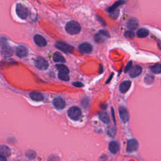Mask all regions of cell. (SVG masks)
I'll return each instance as SVG.
<instances>
[{
    "label": "cell",
    "mask_w": 161,
    "mask_h": 161,
    "mask_svg": "<svg viewBox=\"0 0 161 161\" xmlns=\"http://www.w3.org/2000/svg\"><path fill=\"white\" fill-rule=\"evenodd\" d=\"M73 84V86H74L75 87H78V88L83 86V84H82L81 83H80V82H75V83H74Z\"/></svg>",
    "instance_id": "31"
},
{
    "label": "cell",
    "mask_w": 161,
    "mask_h": 161,
    "mask_svg": "<svg viewBox=\"0 0 161 161\" xmlns=\"http://www.w3.org/2000/svg\"><path fill=\"white\" fill-rule=\"evenodd\" d=\"M150 70L154 74H160L161 73V64H156L150 68Z\"/></svg>",
    "instance_id": "24"
},
{
    "label": "cell",
    "mask_w": 161,
    "mask_h": 161,
    "mask_svg": "<svg viewBox=\"0 0 161 161\" xmlns=\"http://www.w3.org/2000/svg\"><path fill=\"white\" fill-rule=\"evenodd\" d=\"M139 25L138 21H137V19L132 18H130L127 23V27L130 30H135L137 28Z\"/></svg>",
    "instance_id": "16"
},
{
    "label": "cell",
    "mask_w": 161,
    "mask_h": 161,
    "mask_svg": "<svg viewBox=\"0 0 161 161\" xmlns=\"http://www.w3.org/2000/svg\"><path fill=\"white\" fill-rule=\"evenodd\" d=\"M1 52L4 55L11 56L13 54V50L8 45H3L1 44Z\"/></svg>",
    "instance_id": "19"
},
{
    "label": "cell",
    "mask_w": 161,
    "mask_h": 161,
    "mask_svg": "<svg viewBox=\"0 0 161 161\" xmlns=\"http://www.w3.org/2000/svg\"><path fill=\"white\" fill-rule=\"evenodd\" d=\"M142 73V68L139 65H134L129 70V75L132 78H136Z\"/></svg>",
    "instance_id": "8"
},
{
    "label": "cell",
    "mask_w": 161,
    "mask_h": 161,
    "mask_svg": "<svg viewBox=\"0 0 161 161\" xmlns=\"http://www.w3.org/2000/svg\"><path fill=\"white\" fill-rule=\"evenodd\" d=\"M79 49L83 53L90 54L93 50V46L90 44L85 42V43H83L79 45Z\"/></svg>",
    "instance_id": "9"
},
{
    "label": "cell",
    "mask_w": 161,
    "mask_h": 161,
    "mask_svg": "<svg viewBox=\"0 0 161 161\" xmlns=\"http://www.w3.org/2000/svg\"><path fill=\"white\" fill-rule=\"evenodd\" d=\"M30 96L33 100L37 101H42L44 99L43 94L39 92H32L30 94Z\"/></svg>",
    "instance_id": "17"
},
{
    "label": "cell",
    "mask_w": 161,
    "mask_h": 161,
    "mask_svg": "<svg viewBox=\"0 0 161 161\" xmlns=\"http://www.w3.org/2000/svg\"><path fill=\"white\" fill-rule=\"evenodd\" d=\"M53 59L56 63H64L65 62V59H64L63 55L61 54L60 52H55L54 54V57H53Z\"/></svg>",
    "instance_id": "20"
},
{
    "label": "cell",
    "mask_w": 161,
    "mask_h": 161,
    "mask_svg": "<svg viewBox=\"0 0 161 161\" xmlns=\"http://www.w3.org/2000/svg\"><path fill=\"white\" fill-rule=\"evenodd\" d=\"M53 105L55 108L58 110H62L65 106V102L63 98H57L53 100Z\"/></svg>",
    "instance_id": "10"
},
{
    "label": "cell",
    "mask_w": 161,
    "mask_h": 161,
    "mask_svg": "<svg viewBox=\"0 0 161 161\" xmlns=\"http://www.w3.org/2000/svg\"><path fill=\"white\" fill-rule=\"evenodd\" d=\"M6 159V157H4V156L1 155H0V160L1 161H5Z\"/></svg>",
    "instance_id": "32"
},
{
    "label": "cell",
    "mask_w": 161,
    "mask_h": 161,
    "mask_svg": "<svg viewBox=\"0 0 161 161\" xmlns=\"http://www.w3.org/2000/svg\"><path fill=\"white\" fill-rule=\"evenodd\" d=\"M68 116L73 120H78L81 116L82 112L77 106H73L69 109L68 111Z\"/></svg>",
    "instance_id": "2"
},
{
    "label": "cell",
    "mask_w": 161,
    "mask_h": 161,
    "mask_svg": "<svg viewBox=\"0 0 161 161\" xmlns=\"http://www.w3.org/2000/svg\"><path fill=\"white\" fill-rule=\"evenodd\" d=\"M99 117L100 118V120L105 124H108L110 122V118H109L108 115L106 112L101 111L99 113Z\"/></svg>",
    "instance_id": "21"
},
{
    "label": "cell",
    "mask_w": 161,
    "mask_h": 161,
    "mask_svg": "<svg viewBox=\"0 0 161 161\" xmlns=\"http://www.w3.org/2000/svg\"><path fill=\"white\" fill-rule=\"evenodd\" d=\"M132 68V61H130V62H129L126 65V68L125 69V72L126 73L128 71H129Z\"/></svg>",
    "instance_id": "30"
},
{
    "label": "cell",
    "mask_w": 161,
    "mask_h": 161,
    "mask_svg": "<svg viewBox=\"0 0 161 161\" xmlns=\"http://www.w3.org/2000/svg\"><path fill=\"white\" fill-rule=\"evenodd\" d=\"M55 47L58 49L62 50L65 53H70L72 52L73 50V48L71 46H70L68 44L64 43V42H58V43L55 44Z\"/></svg>",
    "instance_id": "7"
},
{
    "label": "cell",
    "mask_w": 161,
    "mask_h": 161,
    "mask_svg": "<svg viewBox=\"0 0 161 161\" xmlns=\"http://www.w3.org/2000/svg\"><path fill=\"white\" fill-rule=\"evenodd\" d=\"M36 68L40 70H45L49 68V63L47 61L42 57H39L35 61Z\"/></svg>",
    "instance_id": "4"
},
{
    "label": "cell",
    "mask_w": 161,
    "mask_h": 161,
    "mask_svg": "<svg viewBox=\"0 0 161 161\" xmlns=\"http://www.w3.org/2000/svg\"><path fill=\"white\" fill-rule=\"evenodd\" d=\"M125 35L126 37H129V38H130V39H132V38L134 37L135 34H134V32L129 30V31H127V32H126L125 33Z\"/></svg>",
    "instance_id": "29"
},
{
    "label": "cell",
    "mask_w": 161,
    "mask_h": 161,
    "mask_svg": "<svg viewBox=\"0 0 161 161\" xmlns=\"http://www.w3.org/2000/svg\"><path fill=\"white\" fill-rule=\"evenodd\" d=\"M55 67L57 69L59 70V73H63L65 74H69V69L64 64H57Z\"/></svg>",
    "instance_id": "23"
},
{
    "label": "cell",
    "mask_w": 161,
    "mask_h": 161,
    "mask_svg": "<svg viewBox=\"0 0 161 161\" xmlns=\"http://www.w3.org/2000/svg\"><path fill=\"white\" fill-rule=\"evenodd\" d=\"M81 28L79 23L75 21H70L65 25V30L70 35L78 34L80 32Z\"/></svg>",
    "instance_id": "1"
},
{
    "label": "cell",
    "mask_w": 161,
    "mask_h": 161,
    "mask_svg": "<svg viewBox=\"0 0 161 161\" xmlns=\"http://www.w3.org/2000/svg\"><path fill=\"white\" fill-rule=\"evenodd\" d=\"M110 37V34L106 30H100L98 32L97 34L94 36V40L98 43H101L105 41L107 38Z\"/></svg>",
    "instance_id": "5"
},
{
    "label": "cell",
    "mask_w": 161,
    "mask_h": 161,
    "mask_svg": "<svg viewBox=\"0 0 161 161\" xmlns=\"http://www.w3.org/2000/svg\"><path fill=\"white\" fill-rule=\"evenodd\" d=\"M35 43L39 47H45L47 45V41L45 38L40 35H35L34 36Z\"/></svg>",
    "instance_id": "11"
},
{
    "label": "cell",
    "mask_w": 161,
    "mask_h": 161,
    "mask_svg": "<svg viewBox=\"0 0 161 161\" xmlns=\"http://www.w3.org/2000/svg\"><path fill=\"white\" fill-rule=\"evenodd\" d=\"M0 154L6 157H9L11 155V150L6 145H1L0 149Z\"/></svg>",
    "instance_id": "18"
},
{
    "label": "cell",
    "mask_w": 161,
    "mask_h": 161,
    "mask_svg": "<svg viewBox=\"0 0 161 161\" xmlns=\"http://www.w3.org/2000/svg\"><path fill=\"white\" fill-rule=\"evenodd\" d=\"M109 150L112 154L117 153L120 149V145L116 141H113L109 144Z\"/></svg>",
    "instance_id": "15"
},
{
    "label": "cell",
    "mask_w": 161,
    "mask_h": 161,
    "mask_svg": "<svg viewBox=\"0 0 161 161\" xmlns=\"http://www.w3.org/2000/svg\"><path fill=\"white\" fill-rule=\"evenodd\" d=\"M119 114L120 118L124 122H126L129 119V115L126 109L124 107H120L119 108Z\"/></svg>",
    "instance_id": "12"
},
{
    "label": "cell",
    "mask_w": 161,
    "mask_h": 161,
    "mask_svg": "<svg viewBox=\"0 0 161 161\" xmlns=\"http://www.w3.org/2000/svg\"><path fill=\"white\" fill-rule=\"evenodd\" d=\"M131 82L130 80H125V81L122 82L120 85V91L122 93H125L128 91L131 86Z\"/></svg>",
    "instance_id": "14"
},
{
    "label": "cell",
    "mask_w": 161,
    "mask_h": 161,
    "mask_svg": "<svg viewBox=\"0 0 161 161\" xmlns=\"http://www.w3.org/2000/svg\"><path fill=\"white\" fill-rule=\"evenodd\" d=\"M154 78L152 76V75H147L145 77L144 81L146 84H152L154 82Z\"/></svg>",
    "instance_id": "26"
},
{
    "label": "cell",
    "mask_w": 161,
    "mask_h": 161,
    "mask_svg": "<svg viewBox=\"0 0 161 161\" xmlns=\"http://www.w3.org/2000/svg\"><path fill=\"white\" fill-rule=\"evenodd\" d=\"M16 54L19 58H24L28 54V50L23 46H19L16 49Z\"/></svg>",
    "instance_id": "13"
},
{
    "label": "cell",
    "mask_w": 161,
    "mask_h": 161,
    "mask_svg": "<svg viewBox=\"0 0 161 161\" xmlns=\"http://www.w3.org/2000/svg\"><path fill=\"white\" fill-rule=\"evenodd\" d=\"M121 3H122V1H119L116 2L114 4H113V5L112 6H111V7L109 8V9H108V11L109 12H110V13L112 12H113V11H114L115 9L116 8V7L119 6L120 4H121Z\"/></svg>",
    "instance_id": "28"
},
{
    "label": "cell",
    "mask_w": 161,
    "mask_h": 161,
    "mask_svg": "<svg viewBox=\"0 0 161 161\" xmlns=\"http://www.w3.org/2000/svg\"><path fill=\"white\" fill-rule=\"evenodd\" d=\"M27 157L30 159H34L36 157V152L34 150H28L26 153Z\"/></svg>",
    "instance_id": "27"
},
{
    "label": "cell",
    "mask_w": 161,
    "mask_h": 161,
    "mask_svg": "<svg viewBox=\"0 0 161 161\" xmlns=\"http://www.w3.org/2000/svg\"><path fill=\"white\" fill-rule=\"evenodd\" d=\"M17 15L22 19H26L28 16V10L27 7L22 4H18L16 7Z\"/></svg>",
    "instance_id": "3"
},
{
    "label": "cell",
    "mask_w": 161,
    "mask_h": 161,
    "mask_svg": "<svg viewBox=\"0 0 161 161\" xmlns=\"http://www.w3.org/2000/svg\"><path fill=\"white\" fill-rule=\"evenodd\" d=\"M149 34V32L146 28H140L137 32V35L140 38H144L147 36Z\"/></svg>",
    "instance_id": "22"
},
{
    "label": "cell",
    "mask_w": 161,
    "mask_h": 161,
    "mask_svg": "<svg viewBox=\"0 0 161 161\" xmlns=\"http://www.w3.org/2000/svg\"><path fill=\"white\" fill-rule=\"evenodd\" d=\"M139 147V142L135 139H131L128 141L126 151L128 152H132L137 150Z\"/></svg>",
    "instance_id": "6"
},
{
    "label": "cell",
    "mask_w": 161,
    "mask_h": 161,
    "mask_svg": "<svg viewBox=\"0 0 161 161\" xmlns=\"http://www.w3.org/2000/svg\"><path fill=\"white\" fill-rule=\"evenodd\" d=\"M68 74L59 73V78L61 80H64V81H68L69 80V76L68 75Z\"/></svg>",
    "instance_id": "25"
}]
</instances>
